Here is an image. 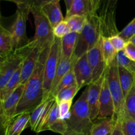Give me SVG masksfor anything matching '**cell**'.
<instances>
[{
    "instance_id": "cell-20",
    "label": "cell",
    "mask_w": 135,
    "mask_h": 135,
    "mask_svg": "<svg viewBox=\"0 0 135 135\" xmlns=\"http://www.w3.org/2000/svg\"><path fill=\"white\" fill-rule=\"evenodd\" d=\"M117 121L113 117H108L100 120L94 123L89 135H108L110 134L113 131Z\"/></svg>"
},
{
    "instance_id": "cell-32",
    "label": "cell",
    "mask_w": 135,
    "mask_h": 135,
    "mask_svg": "<svg viewBox=\"0 0 135 135\" xmlns=\"http://www.w3.org/2000/svg\"><path fill=\"white\" fill-rule=\"evenodd\" d=\"M48 99V98H47ZM47 99L46 100L42 102L38 106H37L32 112L30 113V121H29V127L31 128L32 131H34V128H35L36 125L37 123H38L39 117L40 116L42 112L43 111L44 108L46 106V103H47Z\"/></svg>"
},
{
    "instance_id": "cell-31",
    "label": "cell",
    "mask_w": 135,
    "mask_h": 135,
    "mask_svg": "<svg viewBox=\"0 0 135 135\" xmlns=\"http://www.w3.org/2000/svg\"><path fill=\"white\" fill-rule=\"evenodd\" d=\"M116 59L118 65L124 67L135 75V62L131 60L125 55L123 50L117 52Z\"/></svg>"
},
{
    "instance_id": "cell-17",
    "label": "cell",
    "mask_w": 135,
    "mask_h": 135,
    "mask_svg": "<svg viewBox=\"0 0 135 135\" xmlns=\"http://www.w3.org/2000/svg\"><path fill=\"white\" fill-rule=\"evenodd\" d=\"M76 59H75V57L73 55L72 57L70 59H67V58H64L61 55V58L60 61H59V65H58L56 73H55V77H54V81L52 83V86H51V93H50V96H52L53 94L55 92V89H56L57 86L59 82L61 81L63 76L70 71L71 67L74 65V64L76 62ZM53 97V96H52Z\"/></svg>"
},
{
    "instance_id": "cell-16",
    "label": "cell",
    "mask_w": 135,
    "mask_h": 135,
    "mask_svg": "<svg viewBox=\"0 0 135 135\" xmlns=\"http://www.w3.org/2000/svg\"><path fill=\"white\" fill-rule=\"evenodd\" d=\"M40 10L52 28L65 20L61 10L60 0H53L47 3L41 7Z\"/></svg>"
},
{
    "instance_id": "cell-27",
    "label": "cell",
    "mask_w": 135,
    "mask_h": 135,
    "mask_svg": "<svg viewBox=\"0 0 135 135\" xmlns=\"http://www.w3.org/2000/svg\"><path fill=\"white\" fill-rule=\"evenodd\" d=\"M75 65V64H74ZM76 84V79H75V73H74V65L71 67L70 71L65 75L63 77V79L61 80L59 83L58 84L57 86L56 89H55V92L53 94L52 96L55 98V96L57 95V94L59 92L62 90L65 89L66 88L71 86L73 85Z\"/></svg>"
},
{
    "instance_id": "cell-19",
    "label": "cell",
    "mask_w": 135,
    "mask_h": 135,
    "mask_svg": "<svg viewBox=\"0 0 135 135\" xmlns=\"http://www.w3.org/2000/svg\"><path fill=\"white\" fill-rule=\"evenodd\" d=\"M94 13L96 12L94 10L91 0H73L70 9L66 12L65 18L72 15L87 17Z\"/></svg>"
},
{
    "instance_id": "cell-47",
    "label": "cell",
    "mask_w": 135,
    "mask_h": 135,
    "mask_svg": "<svg viewBox=\"0 0 135 135\" xmlns=\"http://www.w3.org/2000/svg\"><path fill=\"white\" fill-rule=\"evenodd\" d=\"M1 2V0H0ZM1 7H0V24H1Z\"/></svg>"
},
{
    "instance_id": "cell-2",
    "label": "cell",
    "mask_w": 135,
    "mask_h": 135,
    "mask_svg": "<svg viewBox=\"0 0 135 135\" xmlns=\"http://www.w3.org/2000/svg\"><path fill=\"white\" fill-rule=\"evenodd\" d=\"M102 34L101 21L97 13L86 17V21L81 32L78 35L73 56L77 60L98 43Z\"/></svg>"
},
{
    "instance_id": "cell-12",
    "label": "cell",
    "mask_w": 135,
    "mask_h": 135,
    "mask_svg": "<svg viewBox=\"0 0 135 135\" xmlns=\"http://www.w3.org/2000/svg\"><path fill=\"white\" fill-rule=\"evenodd\" d=\"M105 73L102 76L94 82H92L88 86V95H87V102L89 107L91 119L93 122L97 119L98 113L99 109V103H100V94L102 91L103 82L105 76Z\"/></svg>"
},
{
    "instance_id": "cell-3",
    "label": "cell",
    "mask_w": 135,
    "mask_h": 135,
    "mask_svg": "<svg viewBox=\"0 0 135 135\" xmlns=\"http://www.w3.org/2000/svg\"><path fill=\"white\" fill-rule=\"evenodd\" d=\"M88 90L87 86L71 108V116L66 120L68 130L89 134L94 122L91 119L87 102Z\"/></svg>"
},
{
    "instance_id": "cell-42",
    "label": "cell",
    "mask_w": 135,
    "mask_h": 135,
    "mask_svg": "<svg viewBox=\"0 0 135 135\" xmlns=\"http://www.w3.org/2000/svg\"><path fill=\"white\" fill-rule=\"evenodd\" d=\"M64 135H89L88 134H86V133H79V132L73 131H67V133Z\"/></svg>"
},
{
    "instance_id": "cell-35",
    "label": "cell",
    "mask_w": 135,
    "mask_h": 135,
    "mask_svg": "<svg viewBox=\"0 0 135 135\" xmlns=\"http://www.w3.org/2000/svg\"><path fill=\"white\" fill-rule=\"evenodd\" d=\"M125 42H128L135 35V18L118 34Z\"/></svg>"
},
{
    "instance_id": "cell-43",
    "label": "cell",
    "mask_w": 135,
    "mask_h": 135,
    "mask_svg": "<svg viewBox=\"0 0 135 135\" xmlns=\"http://www.w3.org/2000/svg\"><path fill=\"white\" fill-rule=\"evenodd\" d=\"M1 1H11V2H13V3H15L16 5H17V7L22 5L24 3V0H1Z\"/></svg>"
},
{
    "instance_id": "cell-8",
    "label": "cell",
    "mask_w": 135,
    "mask_h": 135,
    "mask_svg": "<svg viewBox=\"0 0 135 135\" xmlns=\"http://www.w3.org/2000/svg\"><path fill=\"white\" fill-rule=\"evenodd\" d=\"M28 16V15L17 9L16 18L9 30L11 35L14 51L26 46L30 41V39L28 38L26 34V21Z\"/></svg>"
},
{
    "instance_id": "cell-36",
    "label": "cell",
    "mask_w": 135,
    "mask_h": 135,
    "mask_svg": "<svg viewBox=\"0 0 135 135\" xmlns=\"http://www.w3.org/2000/svg\"><path fill=\"white\" fill-rule=\"evenodd\" d=\"M123 132L124 135H135V121L129 117H125L121 120Z\"/></svg>"
},
{
    "instance_id": "cell-46",
    "label": "cell",
    "mask_w": 135,
    "mask_h": 135,
    "mask_svg": "<svg viewBox=\"0 0 135 135\" xmlns=\"http://www.w3.org/2000/svg\"><path fill=\"white\" fill-rule=\"evenodd\" d=\"M129 41H131V42H132L133 44H135V35Z\"/></svg>"
},
{
    "instance_id": "cell-44",
    "label": "cell",
    "mask_w": 135,
    "mask_h": 135,
    "mask_svg": "<svg viewBox=\"0 0 135 135\" xmlns=\"http://www.w3.org/2000/svg\"><path fill=\"white\" fill-rule=\"evenodd\" d=\"M63 1H64L65 3L66 10L68 11L70 9V7H71V4H72L73 0H63Z\"/></svg>"
},
{
    "instance_id": "cell-29",
    "label": "cell",
    "mask_w": 135,
    "mask_h": 135,
    "mask_svg": "<svg viewBox=\"0 0 135 135\" xmlns=\"http://www.w3.org/2000/svg\"><path fill=\"white\" fill-rule=\"evenodd\" d=\"M79 89L77 84H75L71 86L66 88L62 90L61 92L57 94L55 97L56 102H60L62 101H70L73 100L74 97L76 96Z\"/></svg>"
},
{
    "instance_id": "cell-33",
    "label": "cell",
    "mask_w": 135,
    "mask_h": 135,
    "mask_svg": "<svg viewBox=\"0 0 135 135\" xmlns=\"http://www.w3.org/2000/svg\"><path fill=\"white\" fill-rule=\"evenodd\" d=\"M53 32L55 37L61 39L65 36L69 34L71 30L67 21L64 20L53 28Z\"/></svg>"
},
{
    "instance_id": "cell-21",
    "label": "cell",
    "mask_w": 135,
    "mask_h": 135,
    "mask_svg": "<svg viewBox=\"0 0 135 135\" xmlns=\"http://www.w3.org/2000/svg\"><path fill=\"white\" fill-rule=\"evenodd\" d=\"M118 74L120 84L125 99L135 83L134 75L120 65H118Z\"/></svg>"
},
{
    "instance_id": "cell-38",
    "label": "cell",
    "mask_w": 135,
    "mask_h": 135,
    "mask_svg": "<svg viewBox=\"0 0 135 135\" xmlns=\"http://www.w3.org/2000/svg\"><path fill=\"white\" fill-rule=\"evenodd\" d=\"M117 1L118 0H102L100 3V8L98 11H99V14L98 15H101L109 10L116 9Z\"/></svg>"
},
{
    "instance_id": "cell-23",
    "label": "cell",
    "mask_w": 135,
    "mask_h": 135,
    "mask_svg": "<svg viewBox=\"0 0 135 135\" xmlns=\"http://www.w3.org/2000/svg\"><path fill=\"white\" fill-rule=\"evenodd\" d=\"M22 64L17 69V70L13 74L10 80L8 81L6 85L5 86V87L3 88L2 90L0 92V101L1 102H3L4 100H6L15 90L16 88L21 84V75Z\"/></svg>"
},
{
    "instance_id": "cell-13",
    "label": "cell",
    "mask_w": 135,
    "mask_h": 135,
    "mask_svg": "<svg viewBox=\"0 0 135 135\" xmlns=\"http://www.w3.org/2000/svg\"><path fill=\"white\" fill-rule=\"evenodd\" d=\"M106 73V72H105ZM115 108L113 98L109 91L108 84V80L106 75L103 82L102 87L101 94H100V103H99V109L98 113V120L104 119L108 117H113L114 119Z\"/></svg>"
},
{
    "instance_id": "cell-15",
    "label": "cell",
    "mask_w": 135,
    "mask_h": 135,
    "mask_svg": "<svg viewBox=\"0 0 135 135\" xmlns=\"http://www.w3.org/2000/svg\"><path fill=\"white\" fill-rule=\"evenodd\" d=\"M43 50L36 46L26 57L22 64L21 84H25L34 72L41 52Z\"/></svg>"
},
{
    "instance_id": "cell-48",
    "label": "cell",
    "mask_w": 135,
    "mask_h": 135,
    "mask_svg": "<svg viewBox=\"0 0 135 135\" xmlns=\"http://www.w3.org/2000/svg\"><path fill=\"white\" fill-rule=\"evenodd\" d=\"M21 133H15V134H9V135H21Z\"/></svg>"
},
{
    "instance_id": "cell-34",
    "label": "cell",
    "mask_w": 135,
    "mask_h": 135,
    "mask_svg": "<svg viewBox=\"0 0 135 135\" xmlns=\"http://www.w3.org/2000/svg\"><path fill=\"white\" fill-rule=\"evenodd\" d=\"M59 115L61 119L67 120L71 116V109L73 104V100L70 101H62L58 102Z\"/></svg>"
},
{
    "instance_id": "cell-10",
    "label": "cell",
    "mask_w": 135,
    "mask_h": 135,
    "mask_svg": "<svg viewBox=\"0 0 135 135\" xmlns=\"http://www.w3.org/2000/svg\"><path fill=\"white\" fill-rule=\"evenodd\" d=\"M87 57L92 70V82H94L102 76L107 68L102 53V36L98 43L87 52Z\"/></svg>"
},
{
    "instance_id": "cell-1",
    "label": "cell",
    "mask_w": 135,
    "mask_h": 135,
    "mask_svg": "<svg viewBox=\"0 0 135 135\" xmlns=\"http://www.w3.org/2000/svg\"><path fill=\"white\" fill-rule=\"evenodd\" d=\"M49 48L41 52L32 75L25 84L23 93L17 106L15 116L24 112H31L43 102L44 66Z\"/></svg>"
},
{
    "instance_id": "cell-6",
    "label": "cell",
    "mask_w": 135,
    "mask_h": 135,
    "mask_svg": "<svg viewBox=\"0 0 135 135\" xmlns=\"http://www.w3.org/2000/svg\"><path fill=\"white\" fill-rule=\"evenodd\" d=\"M61 54V39L55 37L49 49L48 54L44 66V98L46 100L50 96L51 86L59 65Z\"/></svg>"
},
{
    "instance_id": "cell-25",
    "label": "cell",
    "mask_w": 135,
    "mask_h": 135,
    "mask_svg": "<svg viewBox=\"0 0 135 135\" xmlns=\"http://www.w3.org/2000/svg\"><path fill=\"white\" fill-rule=\"evenodd\" d=\"M102 53L104 62L106 67H108L115 59H116L117 54L116 51L112 44L109 42L108 38L102 36Z\"/></svg>"
},
{
    "instance_id": "cell-39",
    "label": "cell",
    "mask_w": 135,
    "mask_h": 135,
    "mask_svg": "<svg viewBox=\"0 0 135 135\" xmlns=\"http://www.w3.org/2000/svg\"><path fill=\"white\" fill-rule=\"evenodd\" d=\"M125 55L131 60L135 62V44L131 41L126 42L123 50Z\"/></svg>"
},
{
    "instance_id": "cell-9",
    "label": "cell",
    "mask_w": 135,
    "mask_h": 135,
    "mask_svg": "<svg viewBox=\"0 0 135 135\" xmlns=\"http://www.w3.org/2000/svg\"><path fill=\"white\" fill-rule=\"evenodd\" d=\"M24 88L25 84H20L6 100L1 102L3 133L15 117L17 106L23 93Z\"/></svg>"
},
{
    "instance_id": "cell-5",
    "label": "cell",
    "mask_w": 135,
    "mask_h": 135,
    "mask_svg": "<svg viewBox=\"0 0 135 135\" xmlns=\"http://www.w3.org/2000/svg\"><path fill=\"white\" fill-rule=\"evenodd\" d=\"M36 46V44L35 41L30 39L28 44L22 48L15 50L8 55L7 59L0 68V92L17 69L22 64L26 57Z\"/></svg>"
},
{
    "instance_id": "cell-24",
    "label": "cell",
    "mask_w": 135,
    "mask_h": 135,
    "mask_svg": "<svg viewBox=\"0 0 135 135\" xmlns=\"http://www.w3.org/2000/svg\"><path fill=\"white\" fill-rule=\"evenodd\" d=\"M13 51V41L10 32L0 24V55L7 57Z\"/></svg>"
},
{
    "instance_id": "cell-37",
    "label": "cell",
    "mask_w": 135,
    "mask_h": 135,
    "mask_svg": "<svg viewBox=\"0 0 135 135\" xmlns=\"http://www.w3.org/2000/svg\"><path fill=\"white\" fill-rule=\"evenodd\" d=\"M108 39H109V42L112 44V46L115 49L116 52L117 53L124 50V47H125L127 42H125L118 34L109 37Z\"/></svg>"
},
{
    "instance_id": "cell-28",
    "label": "cell",
    "mask_w": 135,
    "mask_h": 135,
    "mask_svg": "<svg viewBox=\"0 0 135 135\" xmlns=\"http://www.w3.org/2000/svg\"><path fill=\"white\" fill-rule=\"evenodd\" d=\"M125 117L135 121V83L125 98Z\"/></svg>"
},
{
    "instance_id": "cell-49",
    "label": "cell",
    "mask_w": 135,
    "mask_h": 135,
    "mask_svg": "<svg viewBox=\"0 0 135 135\" xmlns=\"http://www.w3.org/2000/svg\"><path fill=\"white\" fill-rule=\"evenodd\" d=\"M108 135H112V133H110V134H108Z\"/></svg>"
},
{
    "instance_id": "cell-18",
    "label": "cell",
    "mask_w": 135,
    "mask_h": 135,
    "mask_svg": "<svg viewBox=\"0 0 135 135\" xmlns=\"http://www.w3.org/2000/svg\"><path fill=\"white\" fill-rule=\"evenodd\" d=\"M30 113L31 112H24L16 115L5 130L3 134L22 133V132L29 126Z\"/></svg>"
},
{
    "instance_id": "cell-11",
    "label": "cell",
    "mask_w": 135,
    "mask_h": 135,
    "mask_svg": "<svg viewBox=\"0 0 135 135\" xmlns=\"http://www.w3.org/2000/svg\"><path fill=\"white\" fill-rule=\"evenodd\" d=\"M45 131H51L61 135H64L68 131V126L66 121L61 119L59 107L56 101L51 107L46 121L41 127L40 133Z\"/></svg>"
},
{
    "instance_id": "cell-30",
    "label": "cell",
    "mask_w": 135,
    "mask_h": 135,
    "mask_svg": "<svg viewBox=\"0 0 135 135\" xmlns=\"http://www.w3.org/2000/svg\"><path fill=\"white\" fill-rule=\"evenodd\" d=\"M53 0H24L22 5L17 7V9L28 15L32 9H41L42 6Z\"/></svg>"
},
{
    "instance_id": "cell-41",
    "label": "cell",
    "mask_w": 135,
    "mask_h": 135,
    "mask_svg": "<svg viewBox=\"0 0 135 135\" xmlns=\"http://www.w3.org/2000/svg\"><path fill=\"white\" fill-rule=\"evenodd\" d=\"M92 1V6H93L94 10L96 13H97L98 11L99 8H100V3H101L102 1V0H91Z\"/></svg>"
},
{
    "instance_id": "cell-40",
    "label": "cell",
    "mask_w": 135,
    "mask_h": 135,
    "mask_svg": "<svg viewBox=\"0 0 135 135\" xmlns=\"http://www.w3.org/2000/svg\"><path fill=\"white\" fill-rule=\"evenodd\" d=\"M112 135H124L122 127H121V123L119 120H117V123H116L115 126L112 133Z\"/></svg>"
},
{
    "instance_id": "cell-4",
    "label": "cell",
    "mask_w": 135,
    "mask_h": 135,
    "mask_svg": "<svg viewBox=\"0 0 135 135\" xmlns=\"http://www.w3.org/2000/svg\"><path fill=\"white\" fill-rule=\"evenodd\" d=\"M106 79L108 87L113 98L115 108L114 119L121 120L125 117V99L120 84L118 74L117 59H115L106 68Z\"/></svg>"
},
{
    "instance_id": "cell-22",
    "label": "cell",
    "mask_w": 135,
    "mask_h": 135,
    "mask_svg": "<svg viewBox=\"0 0 135 135\" xmlns=\"http://www.w3.org/2000/svg\"><path fill=\"white\" fill-rule=\"evenodd\" d=\"M78 35L75 32H70L61 39V55L64 58L72 57L76 44Z\"/></svg>"
},
{
    "instance_id": "cell-14",
    "label": "cell",
    "mask_w": 135,
    "mask_h": 135,
    "mask_svg": "<svg viewBox=\"0 0 135 135\" xmlns=\"http://www.w3.org/2000/svg\"><path fill=\"white\" fill-rule=\"evenodd\" d=\"M74 73L79 90L92 83V70L87 57V53L76 61L74 65Z\"/></svg>"
},
{
    "instance_id": "cell-45",
    "label": "cell",
    "mask_w": 135,
    "mask_h": 135,
    "mask_svg": "<svg viewBox=\"0 0 135 135\" xmlns=\"http://www.w3.org/2000/svg\"><path fill=\"white\" fill-rule=\"evenodd\" d=\"M8 56L5 57V56H3V55H0V68H1V66L3 65V64L4 63V62L5 61V60L7 59V57Z\"/></svg>"
},
{
    "instance_id": "cell-7",
    "label": "cell",
    "mask_w": 135,
    "mask_h": 135,
    "mask_svg": "<svg viewBox=\"0 0 135 135\" xmlns=\"http://www.w3.org/2000/svg\"><path fill=\"white\" fill-rule=\"evenodd\" d=\"M30 13L34 17L35 24V34L32 39L42 50L49 48L55 38L52 26L40 9H32Z\"/></svg>"
},
{
    "instance_id": "cell-26",
    "label": "cell",
    "mask_w": 135,
    "mask_h": 135,
    "mask_svg": "<svg viewBox=\"0 0 135 135\" xmlns=\"http://www.w3.org/2000/svg\"><path fill=\"white\" fill-rule=\"evenodd\" d=\"M69 26L71 32H75L79 34L83 30L86 21V17L80 15H72L67 18H65Z\"/></svg>"
}]
</instances>
